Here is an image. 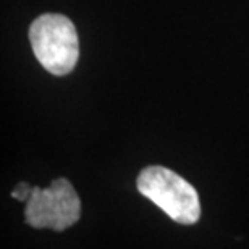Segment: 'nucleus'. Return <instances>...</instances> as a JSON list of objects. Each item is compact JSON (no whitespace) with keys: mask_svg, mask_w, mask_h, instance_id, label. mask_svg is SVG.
I'll return each instance as SVG.
<instances>
[{"mask_svg":"<svg viewBox=\"0 0 249 249\" xmlns=\"http://www.w3.org/2000/svg\"><path fill=\"white\" fill-rule=\"evenodd\" d=\"M138 191L160 207L172 220L181 225H193L201 217V202L197 191L185 178L170 168L151 165L139 172Z\"/></svg>","mask_w":249,"mask_h":249,"instance_id":"2","label":"nucleus"},{"mask_svg":"<svg viewBox=\"0 0 249 249\" xmlns=\"http://www.w3.org/2000/svg\"><path fill=\"white\" fill-rule=\"evenodd\" d=\"M29 42L37 62L55 76L71 73L79 58L76 28L60 13H44L29 26Z\"/></svg>","mask_w":249,"mask_h":249,"instance_id":"1","label":"nucleus"},{"mask_svg":"<svg viewBox=\"0 0 249 249\" xmlns=\"http://www.w3.org/2000/svg\"><path fill=\"white\" fill-rule=\"evenodd\" d=\"M31 193H33V188L31 186L26 185V183H19V185L12 191V197L18 199V201L26 202L28 199H29V196H31Z\"/></svg>","mask_w":249,"mask_h":249,"instance_id":"4","label":"nucleus"},{"mask_svg":"<svg viewBox=\"0 0 249 249\" xmlns=\"http://www.w3.org/2000/svg\"><path fill=\"white\" fill-rule=\"evenodd\" d=\"M81 217V201L71 183L57 178L49 188L34 186L24 207V220L33 228L63 231Z\"/></svg>","mask_w":249,"mask_h":249,"instance_id":"3","label":"nucleus"}]
</instances>
